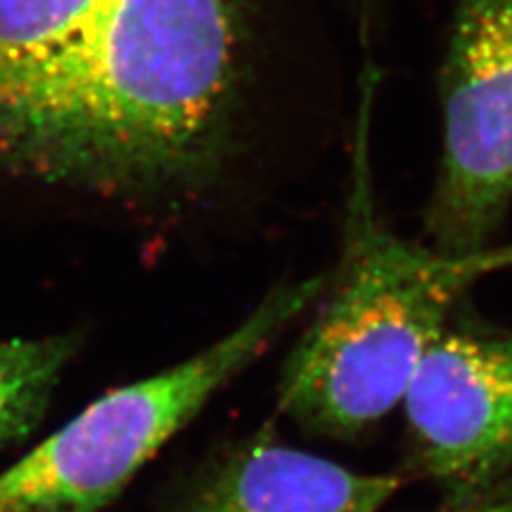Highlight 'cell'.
<instances>
[{"instance_id":"1","label":"cell","mask_w":512,"mask_h":512,"mask_svg":"<svg viewBox=\"0 0 512 512\" xmlns=\"http://www.w3.org/2000/svg\"><path fill=\"white\" fill-rule=\"evenodd\" d=\"M235 77L231 0H0V167L114 190L188 180Z\"/></svg>"},{"instance_id":"2","label":"cell","mask_w":512,"mask_h":512,"mask_svg":"<svg viewBox=\"0 0 512 512\" xmlns=\"http://www.w3.org/2000/svg\"><path fill=\"white\" fill-rule=\"evenodd\" d=\"M363 133L340 267L280 384V406L293 421L338 438L359 434L404 404L423 357L470 288L512 269V244L455 254L384 227L374 210Z\"/></svg>"},{"instance_id":"3","label":"cell","mask_w":512,"mask_h":512,"mask_svg":"<svg viewBox=\"0 0 512 512\" xmlns=\"http://www.w3.org/2000/svg\"><path fill=\"white\" fill-rule=\"evenodd\" d=\"M325 278L284 284L229 335L96 399L0 474V512H101L210 397L325 293Z\"/></svg>"},{"instance_id":"4","label":"cell","mask_w":512,"mask_h":512,"mask_svg":"<svg viewBox=\"0 0 512 512\" xmlns=\"http://www.w3.org/2000/svg\"><path fill=\"white\" fill-rule=\"evenodd\" d=\"M438 92L442 152L423 229L442 252H476L512 207V0H453Z\"/></svg>"},{"instance_id":"5","label":"cell","mask_w":512,"mask_h":512,"mask_svg":"<svg viewBox=\"0 0 512 512\" xmlns=\"http://www.w3.org/2000/svg\"><path fill=\"white\" fill-rule=\"evenodd\" d=\"M457 308L404 397L427 472L451 504L478 498L512 472V331Z\"/></svg>"},{"instance_id":"6","label":"cell","mask_w":512,"mask_h":512,"mask_svg":"<svg viewBox=\"0 0 512 512\" xmlns=\"http://www.w3.org/2000/svg\"><path fill=\"white\" fill-rule=\"evenodd\" d=\"M402 487L284 446L269 431L242 446L180 512H378Z\"/></svg>"},{"instance_id":"7","label":"cell","mask_w":512,"mask_h":512,"mask_svg":"<svg viewBox=\"0 0 512 512\" xmlns=\"http://www.w3.org/2000/svg\"><path fill=\"white\" fill-rule=\"evenodd\" d=\"M77 346L73 333L0 338V451L26 440L41 425Z\"/></svg>"},{"instance_id":"8","label":"cell","mask_w":512,"mask_h":512,"mask_svg":"<svg viewBox=\"0 0 512 512\" xmlns=\"http://www.w3.org/2000/svg\"><path fill=\"white\" fill-rule=\"evenodd\" d=\"M444 512H512V483L506 480L478 498L451 504Z\"/></svg>"}]
</instances>
